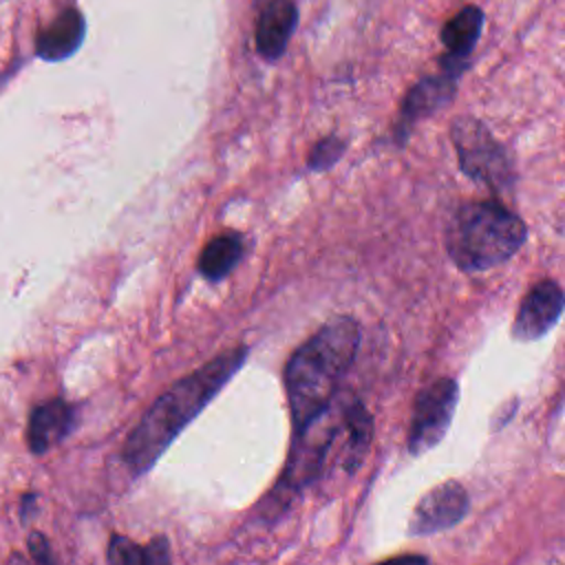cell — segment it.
<instances>
[{
	"instance_id": "cell-15",
	"label": "cell",
	"mask_w": 565,
	"mask_h": 565,
	"mask_svg": "<svg viewBox=\"0 0 565 565\" xmlns=\"http://www.w3.org/2000/svg\"><path fill=\"white\" fill-rule=\"evenodd\" d=\"M108 561L121 565H163L170 561L166 536H154L148 545H137L126 536L115 534L108 545Z\"/></svg>"
},
{
	"instance_id": "cell-8",
	"label": "cell",
	"mask_w": 565,
	"mask_h": 565,
	"mask_svg": "<svg viewBox=\"0 0 565 565\" xmlns=\"http://www.w3.org/2000/svg\"><path fill=\"white\" fill-rule=\"evenodd\" d=\"M563 313V289L556 280H539L523 296L512 322V338L530 342L552 331Z\"/></svg>"
},
{
	"instance_id": "cell-16",
	"label": "cell",
	"mask_w": 565,
	"mask_h": 565,
	"mask_svg": "<svg viewBox=\"0 0 565 565\" xmlns=\"http://www.w3.org/2000/svg\"><path fill=\"white\" fill-rule=\"evenodd\" d=\"M344 152H347V141L335 135H329V137L316 141V146L311 148V152L307 157V168L313 172H324V170L333 168L342 159Z\"/></svg>"
},
{
	"instance_id": "cell-13",
	"label": "cell",
	"mask_w": 565,
	"mask_h": 565,
	"mask_svg": "<svg viewBox=\"0 0 565 565\" xmlns=\"http://www.w3.org/2000/svg\"><path fill=\"white\" fill-rule=\"evenodd\" d=\"M342 430H344V450H342V466L349 475H353L360 463L364 461V455L371 446L373 435V419L364 404L360 399H353L342 411Z\"/></svg>"
},
{
	"instance_id": "cell-14",
	"label": "cell",
	"mask_w": 565,
	"mask_h": 565,
	"mask_svg": "<svg viewBox=\"0 0 565 565\" xmlns=\"http://www.w3.org/2000/svg\"><path fill=\"white\" fill-rule=\"evenodd\" d=\"M483 26V11L475 4L459 9L439 31V40L446 46V55L459 62H468Z\"/></svg>"
},
{
	"instance_id": "cell-10",
	"label": "cell",
	"mask_w": 565,
	"mask_h": 565,
	"mask_svg": "<svg viewBox=\"0 0 565 565\" xmlns=\"http://www.w3.org/2000/svg\"><path fill=\"white\" fill-rule=\"evenodd\" d=\"M86 33L84 15L75 7L62 9L55 20L42 29L35 38V53L46 62H60L71 57Z\"/></svg>"
},
{
	"instance_id": "cell-5",
	"label": "cell",
	"mask_w": 565,
	"mask_h": 565,
	"mask_svg": "<svg viewBox=\"0 0 565 565\" xmlns=\"http://www.w3.org/2000/svg\"><path fill=\"white\" fill-rule=\"evenodd\" d=\"M457 402L459 384L452 377H439L417 393L406 437L408 452L413 457L433 450L444 439L452 422Z\"/></svg>"
},
{
	"instance_id": "cell-6",
	"label": "cell",
	"mask_w": 565,
	"mask_h": 565,
	"mask_svg": "<svg viewBox=\"0 0 565 565\" xmlns=\"http://www.w3.org/2000/svg\"><path fill=\"white\" fill-rule=\"evenodd\" d=\"M468 508H470V497L466 488L457 479H448L430 488L417 501L408 521V534L422 536V534L450 530L466 516Z\"/></svg>"
},
{
	"instance_id": "cell-17",
	"label": "cell",
	"mask_w": 565,
	"mask_h": 565,
	"mask_svg": "<svg viewBox=\"0 0 565 565\" xmlns=\"http://www.w3.org/2000/svg\"><path fill=\"white\" fill-rule=\"evenodd\" d=\"M29 550H31V554H33V558L35 561H49L51 556H49V547H46V539L42 536V534H33L31 536V541H29Z\"/></svg>"
},
{
	"instance_id": "cell-7",
	"label": "cell",
	"mask_w": 565,
	"mask_h": 565,
	"mask_svg": "<svg viewBox=\"0 0 565 565\" xmlns=\"http://www.w3.org/2000/svg\"><path fill=\"white\" fill-rule=\"evenodd\" d=\"M457 82L459 75L448 73V71H439L435 75H426L422 79H417L408 93L404 95L397 121H395V139L397 143H404L411 135V130L415 128V124L424 117H430L433 113H437L439 108H444L446 104L452 102L455 93H457Z\"/></svg>"
},
{
	"instance_id": "cell-4",
	"label": "cell",
	"mask_w": 565,
	"mask_h": 565,
	"mask_svg": "<svg viewBox=\"0 0 565 565\" xmlns=\"http://www.w3.org/2000/svg\"><path fill=\"white\" fill-rule=\"evenodd\" d=\"M450 139L463 174L488 185L492 192H505L512 188V157L505 146L492 137L483 121L468 115L457 117L450 126Z\"/></svg>"
},
{
	"instance_id": "cell-12",
	"label": "cell",
	"mask_w": 565,
	"mask_h": 565,
	"mask_svg": "<svg viewBox=\"0 0 565 565\" xmlns=\"http://www.w3.org/2000/svg\"><path fill=\"white\" fill-rule=\"evenodd\" d=\"M245 256V238L243 234L236 232H225L214 236L199 254L196 260V269L199 274L210 280V282H218L225 276H230L236 265L241 263V258Z\"/></svg>"
},
{
	"instance_id": "cell-3",
	"label": "cell",
	"mask_w": 565,
	"mask_h": 565,
	"mask_svg": "<svg viewBox=\"0 0 565 565\" xmlns=\"http://www.w3.org/2000/svg\"><path fill=\"white\" fill-rule=\"evenodd\" d=\"M527 238L521 216L501 201H468L459 205L446 230L450 260L463 271H483L512 258Z\"/></svg>"
},
{
	"instance_id": "cell-2",
	"label": "cell",
	"mask_w": 565,
	"mask_h": 565,
	"mask_svg": "<svg viewBox=\"0 0 565 565\" xmlns=\"http://www.w3.org/2000/svg\"><path fill=\"white\" fill-rule=\"evenodd\" d=\"M360 347V324L349 318H335L320 327L300 344L285 366V388L291 411L294 435L302 433L322 415L351 369Z\"/></svg>"
},
{
	"instance_id": "cell-11",
	"label": "cell",
	"mask_w": 565,
	"mask_h": 565,
	"mask_svg": "<svg viewBox=\"0 0 565 565\" xmlns=\"http://www.w3.org/2000/svg\"><path fill=\"white\" fill-rule=\"evenodd\" d=\"M75 413L64 399H51L40 404L29 419L26 441L33 452H46L60 444L73 428Z\"/></svg>"
},
{
	"instance_id": "cell-9",
	"label": "cell",
	"mask_w": 565,
	"mask_h": 565,
	"mask_svg": "<svg viewBox=\"0 0 565 565\" xmlns=\"http://www.w3.org/2000/svg\"><path fill=\"white\" fill-rule=\"evenodd\" d=\"M298 24V7L294 0H267L256 20V51L265 62H276Z\"/></svg>"
},
{
	"instance_id": "cell-1",
	"label": "cell",
	"mask_w": 565,
	"mask_h": 565,
	"mask_svg": "<svg viewBox=\"0 0 565 565\" xmlns=\"http://www.w3.org/2000/svg\"><path fill=\"white\" fill-rule=\"evenodd\" d=\"M247 353V347H238L216 355L214 360L174 382L152 402V406L130 430L121 450V457L132 475H143L157 463V459L168 450L177 435L243 366Z\"/></svg>"
}]
</instances>
